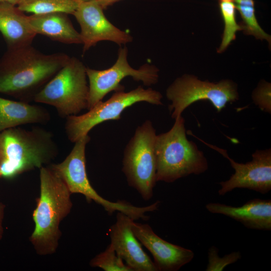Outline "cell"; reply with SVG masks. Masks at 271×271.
<instances>
[{"instance_id":"22","label":"cell","mask_w":271,"mask_h":271,"mask_svg":"<svg viewBox=\"0 0 271 271\" xmlns=\"http://www.w3.org/2000/svg\"><path fill=\"white\" fill-rule=\"evenodd\" d=\"M89 264L92 267H99L105 271H132L118 256L110 244L104 251L91 259Z\"/></svg>"},{"instance_id":"19","label":"cell","mask_w":271,"mask_h":271,"mask_svg":"<svg viewBox=\"0 0 271 271\" xmlns=\"http://www.w3.org/2000/svg\"><path fill=\"white\" fill-rule=\"evenodd\" d=\"M81 0H22L17 6L23 12L33 14L63 12L72 14Z\"/></svg>"},{"instance_id":"7","label":"cell","mask_w":271,"mask_h":271,"mask_svg":"<svg viewBox=\"0 0 271 271\" xmlns=\"http://www.w3.org/2000/svg\"><path fill=\"white\" fill-rule=\"evenodd\" d=\"M90 140L88 134L80 138L63 161L48 166L64 182L72 194L84 196L88 202L94 201L101 205L109 214L121 212L132 219H136L141 212L140 207L118 200L108 201L101 197L91 186L86 173L85 150Z\"/></svg>"},{"instance_id":"8","label":"cell","mask_w":271,"mask_h":271,"mask_svg":"<svg viewBox=\"0 0 271 271\" xmlns=\"http://www.w3.org/2000/svg\"><path fill=\"white\" fill-rule=\"evenodd\" d=\"M162 94L151 88H137L125 92H115L105 101H100L88 111L80 115H72L66 117L65 130L70 141L75 143L80 138L88 134L96 125L110 120H119L121 114L127 107L139 102L162 105Z\"/></svg>"},{"instance_id":"23","label":"cell","mask_w":271,"mask_h":271,"mask_svg":"<svg viewBox=\"0 0 271 271\" xmlns=\"http://www.w3.org/2000/svg\"><path fill=\"white\" fill-rule=\"evenodd\" d=\"M218 251V249L215 246H211L208 249L206 271H222L227 265L236 262L241 258L239 251L232 252L223 257L219 256Z\"/></svg>"},{"instance_id":"4","label":"cell","mask_w":271,"mask_h":271,"mask_svg":"<svg viewBox=\"0 0 271 271\" xmlns=\"http://www.w3.org/2000/svg\"><path fill=\"white\" fill-rule=\"evenodd\" d=\"M175 120L169 131L156 137L157 182L172 183L190 175L201 174L208 169L203 152L187 138L184 118L181 115Z\"/></svg>"},{"instance_id":"24","label":"cell","mask_w":271,"mask_h":271,"mask_svg":"<svg viewBox=\"0 0 271 271\" xmlns=\"http://www.w3.org/2000/svg\"><path fill=\"white\" fill-rule=\"evenodd\" d=\"M254 104L262 111L271 113L270 85L268 83L261 84L252 94Z\"/></svg>"},{"instance_id":"5","label":"cell","mask_w":271,"mask_h":271,"mask_svg":"<svg viewBox=\"0 0 271 271\" xmlns=\"http://www.w3.org/2000/svg\"><path fill=\"white\" fill-rule=\"evenodd\" d=\"M86 67L78 58L67 63L35 96L34 101L54 107L62 117L77 115L88 107Z\"/></svg>"},{"instance_id":"1","label":"cell","mask_w":271,"mask_h":271,"mask_svg":"<svg viewBox=\"0 0 271 271\" xmlns=\"http://www.w3.org/2000/svg\"><path fill=\"white\" fill-rule=\"evenodd\" d=\"M70 57L45 54L28 45L8 49L0 59V93L30 103Z\"/></svg>"},{"instance_id":"2","label":"cell","mask_w":271,"mask_h":271,"mask_svg":"<svg viewBox=\"0 0 271 271\" xmlns=\"http://www.w3.org/2000/svg\"><path fill=\"white\" fill-rule=\"evenodd\" d=\"M40 194L32 218L34 228L30 241L40 255L55 253L62 233L61 221L70 213L71 193L57 174L48 166L40 169Z\"/></svg>"},{"instance_id":"28","label":"cell","mask_w":271,"mask_h":271,"mask_svg":"<svg viewBox=\"0 0 271 271\" xmlns=\"http://www.w3.org/2000/svg\"><path fill=\"white\" fill-rule=\"evenodd\" d=\"M2 178V175H1V172H0V178Z\"/></svg>"},{"instance_id":"12","label":"cell","mask_w":271,"mask_h":271,"mask_svg":"<svg viewBox=\"0 0 271 271\" xmlns=\"http://www.w3.org/2000/svg\"><path fill=\"white\" fill-rule=\"evenodd\" d=\"M104 8L96 0L82 1L73 14L81 28L83 52L98 42H113L119 46L130 43L132 37L113 25L105 16Z\"/></svg>"},{"instance_id":"6","label":"cell","mask_w":271,"mask_h":271,"mask_svg":"<svg viewBox=\"0 0 271 271\" xmlns=\"http://www.w3.org/2000/svg\"><path fill=\"white\" fill-rule=\"evenodd\" d=\"M156 130L146 120L136 128L123 152L122 171L129 186L146 201L153 196L156 180Z\"/></svg>"},{"instance_id":"13","label":"cell","mask_w":271,"mask_h":271,"mask_svg":"<svg viewBox=\"0 0 271 271\" xmlns=\"http://www.w3.org/2000/svg\"><path fill=\"white\" fill-rule=\"evenodd\" d=\"M131 229L139 241L153 255L157 271H177L194 257L192 250L162 239L149 224L133 221Z\"/></svg>"},{"instance_id":"3","label":"cell","mask_w":271,"mask_h":271,"mask_svg":"<svg viewBox=\"0 0 271 271\" xmlns=\"http://www.w3.org/2000/svg\"><path fill=\"white\" fill-rule=\"evenodd\" d=\"M58 147L51 132L39 126H19L0 132V172L12 179L25 172L51 163Z\"/></svg>"},{"instance_id":"20","label":"cell","mask_w":271,"mask_h":271,"mask_svg":"<svg viewBox=\"0 0 271 271\" xmlns=\"http://www.w3.org/2000/svg\"><path fill=\"white\" fill-rule=\"evenodd\" d=\"M236 9L239 12L243 20L242 30L256 39L270 42V37L259 25L255 15L253 0H233Z\"/></svg>"},{"instance_id":"21","label":"cell","mask_w":271,"mask_h":271,"mask_svg":"<svg viewBox=\"0 0 271 271\" xmlns=\"http://www.w3.org/2000/svg\"><path fill=\"white\" fill-rule=\"evenodd\" d=\"M219 7L224 22L223 38L218 50L219 53H221L235 39L236 33L242 30V28L236 21V8L233 1L219 0Z\"/></svg>"},{"instance_id":"18","label":"cell","mask_w":271,"mask_h":271,"mask_svg":"<svg viewBox=\"0 0 271 271\" xmlns=\"http://www.w3.org/2000/svg\"><path fill=\"white\" fill-rule=\"evenodd\" d=\"M50 120V113L41 106L0 97V132L24 124H46Z\"/></svg>"},{"instance_id":"25","label":"cell","mask_w":271,"mask_h":271,"mask_svg":"<svg viewBox=\"0 0 271 271\" xmlns=\"http://www.w3.org/2000/svg\"><path fill=\"white\" fill-rule=\"evenodd\" d=\"M6 205L0 202V240L2 239L4 235L3 222L5 216Z\"/></svg>"},{"instance_id":"15","label":"cell","mask_w":271,"mask_h":271,"mask_svg":"<svg viewBox=\"0 0 271 271\" xmlns=\"http://www.w3.org/2000/svg\"><path fill=\"white\" fill-rule=\"evenodd\" d=\"M206 209L214 214L229 217L249 229L271 230V200L253 199L239 207L219 203H209Z\"/></svg>"},{"instance_id":"14","label":"cell","mask_w":271,"mask_h":271,"mask_svg":"<svg viewBox=\"0 0 271 271\" xmlns=\"http://www.w3.org/2000/svg\"><path fill=\"white\" fill-rule=\"evenodd\" d=\"M133 221L125 214L117 212L116 222L109 229L110 244L132 271H157L132 231Z\"/></svg>"},{"instance_id":"26","label":"cell","mask_w":271,"mask_h":271,"mask_svg":"<svg viewBox=\"0 0 271 271\" xmlns=\"http://www.w3.org/2000/svg\"><path fill=\"white\" fill-rule=\"evenodd\" d=\"M86 1V0H81ZM103 8L106 9L107 7L112 5L113 3L120 0H96Z\"/></svg>"},{"instance_id":"9","label":"cell","mask_w":271,"mask_h":271,"mask_svg":"<svg viewBox=\"0 0 271 271\" xmlns=\"http://www.w3.org/2000/svg\"><path fill=\"white\" fill-rule=\"evenodd\" d=\"M166 97L171 101L168 107L171 117L176 119L196 101L209 100L219 112L228 102L237 100L239 95L236 85L230 80L213 83L185 74L175 79L168 87Z\"/></svg>"},{"instance_id":"10","label":"cell","mask_w":271,"mask_h":271,"mask_svg":"<svg viewBox=\"0 0 271 271\" xmlns=\"http://www.w3.org/2000/svg\"><path fill=\"white\" fill-rule=\"evenodd\" d=\"M127 55L126 47L120 46L117 59L110 68L95 70L86 67L89 82L88 110L102 101L109 92L124 91V87L120 84V82L126 77L130 76L136 81L142 82L145 86H151L158 82L159 69L157 67L146 63L139 69H134L128 62Z\"/></svg>"},{"instance_id":"27","label":"cell","mask_w":271,"mask_h":271,"mask_svg":"<svg viewBox=\"0 0 271 271\" xmlns=\"http://www.w3.org/2000/svg\"><path fill=\"white\" fill-rule=\"evenodd\" d=\"M22 0H0V4L1 3H8L15 6H17Z\"/></svg>"},{"instance_id":"16","label":"cell","mask_w":271,"mask_h":271,"mask_svg":"<svg viewBox=\"0 0 271 271\" xmlns=\"http://www.w3.org/2000/svg\"><path fill=\"white\" fill-rule=\"evenodd\" d=\"M0 32L8 49L31 45L37 35L28 16L17 6L8 3L0 4Z\"/></svg>"},{"instance_id":"11","label":"cell","mask_w":271,"mask_h":271,"mask_svg":"<svg viewBox=\"0 0 271 271\" xmlns=\"http://www.w3.org/2000/svg\"><path fill=\"white\" fill-rule=\"evenodd\" d=\"M189 134L209 148L215 150L226 158L234 173L226 181L219 183L220 188L218 193L223 196L236 188L251 190L261 194H266L271 190V149L256 150L252 154V160L246 163H239L231 159L226 150L208 144L194 135Z\"/></svg>"},{"instance_id":"17","label":"cell","mask_w":271,"mask_h":271,"mask_svg":"<svg viewBox=\"0 0 271 271\" xmlns=\"http://www.w3.org/2000/svg\"><path fill=\"white\" fill-rule=\"evenodd\" d=\"M28 20L36 34L64 44H82L80 34L75 29L66 13L33 14L28 16Z\"/></svg>"},{"instance_id":"29","label":"cell","mask_w":271,"mask_h":271,"mask_svg":"<svg viewBox=\"0 0 271 271\" xmlns=\"http://www.w3.org/2000/svg\"><path fill=\"white\" fill-rule=\"evenodd\" d=\"M222 1H224V0H222ZM226 1H233V0H226Z\"/></svg>"}]
</instances>
